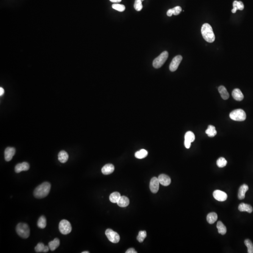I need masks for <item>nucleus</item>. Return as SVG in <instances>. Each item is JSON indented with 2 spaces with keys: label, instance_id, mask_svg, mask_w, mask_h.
Returning a JSON list of instances; mask_svg holds the SVG:
<instances>
[{
  "label": "nucleus",
  "instance_id": "f257e3e1",
  "mask_svg": "<svg viewBox=\"0 0 253 253\" xmlns=\"http://www.w3.org/2000/svg\"><path fill=\"white\" fill-rule=\"evenodd\" d=\"M51 187V185L49 182H43L35 189L33 193L34 196L39 199L45 197L49 194Z\"/></svg>",
  "mask_w": 253,
  "mask_h": 253
},
{
  "label": "nucleus",
  "instance_id": "f03ea898",
  "mask_svg": "<svg viewBox=\"0 0 253 253\" xmlns=\"http://www.w3.org/2000/svg\"><path fill=\"white\" fill-rule=\"evenodd\" d=\"M201 33L204 40L209 43L214 41L215 36L213 31V29L211 25L209 23H204L201 28Z\"/></svg>",
  "mask_w": 253,
  "mask_h": 253
},
{
  "label": "nucleus",
  "instance_id": "7ed1b4c3",
  "mask_svg": "<svg viewBox=\"0 0 253 253\" xmlns=\"http://www.w3.org/2000/svg\"><path fill=\"white\" fill-rule=\"evenodd\" d=\"M16 232L20 237L23 239H27L30 236V228L25 223L18 224L16 227Z\"/></svg>",
  "mask_w": 253,
  "mask_h": 253
},
{
  "label": "nucleus",
  "instance_id": "20e7f679",
  "mask_svg": "<svg viewBox=\"0 0 253 253\" xmlns=\"http://www.w3.org/2000/svg\"><path fill=\"white\" fill-rule=\"evenodd\" d=\"M168 57V53L167 51L162 52L158 57L155 58L153 62V66L156 69H159L163 66Z\"/></svg>",
  "mask_w": 253,
  "mask_h": 253
},
{
  "label": "nucleus",
  "instance_id": "39448f33",
  "mask_svg": "<svg viewBox=\"0 0 253 253\" xmlns=\"http://www.w3.org/2000/svg\"><path fill=\"white\" fill-rule=\"evenodd\" d=\"M229 116L232 120L235 121H244L246 119L245 112L241 109H238L232 111L230 113Z\"/></svg>",
  "mask_w": 253,
  "mask_h": 253
},
{
  "label": "nucleus",
  "instance_id": "423d86ee",
  "mask_svg": "<svg viewBox=\"0 0 253 253\" xmlns=\"http://www.w3.org/2000/svg\"><path fill=\"white\" fill-rule=\"evenodd\" d=\"M59 229L61 234L66 235L71 232L72 227L69 221L67 220H63L60 222Z\"/></svg>",
  "mask_w": 253,
  "mask_h": 253
},
{
  "label": "nucleus",
  "instance_id": "0eeeda50",
  "mask_svg": "<svg viewBox=\"0 0 253 253\" xmlns=\"http://www.w3.org/2000/svg\"><path fill=\"white\" fill-rule=\"evenodd\" d=\"M105 234L108 239L111 242L113 243H117L120 241V237L118 234L117 232L114 231L112 229H108L106 230Z\"/></svg>",
  "mask_w": 253,
  "mask_h": 253
},
{
  "label": "nucleus",
  "instance_id": "6e6552de",
  "mask_svg": "<svg viewBox=\"0 0 253 253\" xmlns=\"http://www.w3.org/2000/svg\"><path fill=\"white\" fill-rule=\"evenodd\" d=\"M182 57L181 56H177L173 58L172 62H171L169 69L172 72H174L176 71L178 69L179 64L181 63L182 61Z\"/></svg>",
  "mask_w": 253,
  "mask_h": 253
},
{
  "label": "nucleus",
  "instance_id": "1a4fd4ad",
  "mask_svg": "<svg viewBox=\"0 0 253 253\" xmlns=\"http://www.w3.org/2000/svg\"><path fill=\"white\" fill-rule=\"evenodd\" d=\"M213 195L215 199L218 201H225L227 198V194L220 190H215L213 192Z\"/></svg>",
  "mask_w": 253,
  "mask_h": 253
},
{
  "label": "nucleus",
  "instance_id": "9d476101",
  "mask_svg": "<svg viewBox=\"0 0 253 253\" xmlns=\"http://www.w3.org/2000/svg\"><path fill=\"white\" fill-rule=\"evenodd\" d=\"M159 182L158 178L153 177L151 179L150 181V189L151 192L153 193H157L158 192L159 189Z\"/></svg>",
  "mask_w": 253,
  "mask_h": 253
},
{
  "label": "nucleus",
  "instance_id": "9b49d317",
  "mask_svg": "<svg viewBox=\"0 0 253 253\" xmlns=\"http://www.w3.org/2000/svg\"><path fill=\"white\" fill-rule=\"evenodd\" d=\"M16 153V150L14 148L7 147L4 151V157L6 161H9L11 160Z\"/></svg>",
  "mask_w": 253,
  "mask_h": 253
},
{
  "label": "nucleus",
  "instance_id": "f8f14e48",
  "mask_svg": "<svg viewBox=\"0 0 253 253\" xmlns=\"http://www.w3.org/2000/svg\"><path fill=\"white\" fill-rule=\"evenodd\" d=\"M30 168L29 164L26 162L17 164L15 167V171L17 173H19L22 171L28 170Z\"/></svg>",
  "mask_w": 253,
  "mask_h": 253
},
{
  "label": "nucleus",
  "instance_id": "ddd939ff",
  "mask_svg": "<svg viewBox=\"0 0 253 253\" xmlns=\"http://www.w3.org/2000/svg\"><path fill=\"white\" fill-rule=\"evenodd\" d=\"M159 182L160 184L164 186H167L170 184L171 179L166 174H161L158 177Z\"/></svg>",
  "mask_w": 253,
  "mask_h": 253
},
{
  "label": "nucleus",
  "instance_id": "4468645a",
  "mask_svg": "<svg viewBox=\"0 0 253 253\" xmlns=\"http://www.w3.org/2000/svg\"><path fill=\"white\" fill-rule=\"evenodd\" d=\"M114 170V167L112 164H108L104 165L101 171L103 174L104 175H109L112 173Z\"/></svg>",
  "mask_w": 253,
  "mask_h": 253
},
{
  "label": "nucleus",
  "instance_id": "2eb2a0df",
  "mask_svg": "<svg viewBox=\"0 0 253 253\" xmlns=\"http://www.w3.org/2000/svg\"><path fill=\"white\" fill-rule=\"evenodd\" d=\"M248 190V187L247 185L244 184L240 186L239 188L238 192V198L240 200H242L245 197L246 193Z\"/></svg>",
  "mask_w": 253,
  "mask_h": 253
},
{
  "label": "nucleus",
  "instance_id": "dca6fc26",
  "mask_svg": "<svg viewBox=\"0 0 253 253\" xmlns=\"http://www.w3.org/2000/svg\"><path fill=\"white\" fill-rule=\"evenodd\" d=\"M232 96L234 100L237 101L242 100L244 98V95L239 89H235L233 90Z\"/></svg>",
  "mask_w": 253,
  "mask_h": 253
},
{
  "label": "nucleus",
  "instance_id": "f3484780",
  "mask_svg": "<svg viewBox=\"0 0 253 253\" xmlns=\"http://www.w3.org/2000/svg\"><path fill=\"white\" fill-rule=\"evenodd\" d=\"M244 8V4L242 1H235L233 3V9L232 10V13H235L237 10L242 11Z\"/></svg>",
  "mask_w": 253,
  "mask_h": 253
},
{
  "label": "nucleus",
  "instance_id": "a211bd4d",
  "mask_svg": "<svg viewBox=\"0 0 253 253\" xmlns=\"http://www.w3.org/2000/svg\"><path fill=\"white\" fill-rule=\"evenodd\" d=\"M239 211L240 212H247L248 213H251L253 212V208L249 204H246L244 203H240L239 206Z\"/></svg>",
  "mask_w": 253,
  "mask_h": 253
},
{
  "label": "nucleus",
  "instance_id": "6ab92c4d",
  "mask_svg": "<svg viewBox=\"0 0 253 253\" xmlns=\"http://www.w3.org/2000/svg\"><path fill=\"white\" fill-rule=\"evenodd\" d=\"M69 159V155L64 151H62L58 154V160L61 163H65Z\"/></svg>",
  "mask_w": 253,
  "mask_h": 253
},
{
  "label": "nucleus",
  "instance_id": "aec40b11",
  "mask_svg": "<svg viewBox=\"0 0 253 253\" xmlns=\"http://www.w3.org/2000/svg\"><path fill=\"white\" fill-rule=\"evenodd\" d=\"M117 203L120 207H126L129 205V199L126 196H121Z\"/></svg>",
  "mask_w": 253,
  "mask_h": 253
},
{
  "label": "nucleus",
  "instance_id": "412c9836",
  "mask_svg": "<svg viewBox=\"0 0 253 253\" xmlns=\"http://www.w3.org/2000/svg\"><path fill=\"white\" fill-rule=\"evenodd\" d=\"M218 92H220L221 97L223 100H226L229 98V94L227 92L226 88L224 86H220L218 88Z\"/></svg>",
  "mask_w": 253,
  "mask_h": 253
},
{
  "label": "nucleus",
  "instance_id": "4be33fe9",
  "mask_svg": "<svg viewBox=\"0 0 253 253\" xmlns=\"http://www.w3.org/2000/svg\"><path fill=\"white\" fill-rule=\"evenodd\" d=\"M60 243V242L58 238L54 239L53 241L49 242L48 243V247H49V249H50L51 251H52L55 250L59 246Z\"/></svg>",
  "mask_w": 253,
  "mask_h": 253
},
{
  "label": "nucleus",
  "instance_id": "5701e85b",
  "mask_svg": "<svg viewBox=\"0 0 253 253\" xmlns=\"http://www.w3.org/2000/svg\"><path fill=\"white\" fill-rule=\"evenodd\" d=\"M218 220V215L215 212H211L207 216V220L209 224H213Z\"/></svg>",
  "mask_w": 253,
  "mask_h": 253
},
{
  "label": "nucleus",
  "instance_id": "b1692460",
  "mask_svg": "<svg viewBox=\"0 0 253 253\" xmlns=\"http://www.w3.org/2000/svg\"><path fill=\"white\" fill-rule=\"evenodd\" d=\"M205 133L207 134L208 137H212L216 136L217 132L216 130V128L214 126L212 125H209L208 126V129L205 131Z\"/></svg>",
  "mask_w": 253,
  "mask_h": 253
},
{
  "label": "nucleus",
  "instance_id": "393cba45",
  "mask_svg": "<svg viewBox=\"0 0 253 253\" xmlns=\"http://www.w3.org/2000/svg\"><path fill=\"white\" fill-rule=\"evenodd\" d=\"M217 227L219 234H221L222 235H225L226 234L227 231L226 227L221 221H218L217 223Z\"/></svg>",
  "mask_w": 253,
  "mask_h": 253
},
{
  "label": "nucleus",
  "instance_id": "a878e982",
  "mask_svg": "<svg viewBox=\"0 0 253 253\" xmlns=\"http://www.w3.org/2000/svg\"><path fill=\"white\" fill-rule=\"evenodd\" d=\"M37 226L39 228L44 229L47 226V220L45 217L42 216L39 218L37 222Z\"/></svg>",
  "mask_w": 253,
  "mask_h": 253
},
{
  "label": "nucleus",
  "instance_id": "bb28decb",
  "mask_svg": "<svg viewBox=\"0 0 253 253\" xmlns=\"http://www.w3.org/2000/svg\"><path fill=\"white\" fill-rule=\"evenodd\" d=\"M195 140V136L194 133L191 131H187L185 135V141L190 143H192Z\"/></svg>",
  "mask_w": 253,
  "mask_h": 253
},
{
  "label": "nucleus",
  "instance_id": "cd10ccee",
  "mask_svg": "<svg viewBox=\"0 0 253 253\" xmlns=\"http://www.w3.org/2000/svg\"><path fill=\"white\" fill-rule=\"evenodd\" d=\"M120 197H121V195L119 192H115L112 193L110 195L109 199L112 203H117L120 198Z\"/></svg>",
  "mask_w": 253,
  "mask_h": 253
},
{
  "label": "nucleus",
  "instance_id": "c85d7f7f",
  "mask_svg": "<svg viewBox=\"0 0 253 253\" xmlns=\"http://www.w3.org/2000/svg\"><path fill=\"white\" fill-rule=\"evenodd\" d=\"M148 155V152L145 149H142L139 151H137L135 153V157L138 159H142L145 158Z\"/></svg>",
  "mask_w": 253,
  "mask_h": 253
},
{
  "label": "nucleus",
  "instance_id": "c756f323",
  "mask_svg": "<svg viewBox=\"0 0 253 253\" xmlns=\"http://www.w3.org/2000/svg\"><path fill=\"white\" fill-rule=\"evenodd\" d=\"M227 162L225 158L221 157L217 160V165L220 168H222L226 167L227 165Z\"/></svg>",
  "mask_w": 253,
  "mask_h": 253
},
{
  "label": "nucleus",
  "instance_id": "7c9ffc66",
  "mask_svg": "<svg viewBox=\"0 0 253 253\" xmlns=\"http://www.w3.org/2000/svg\"><path fill=\"white\" fill-rule=\"evenodd\" d=\"M245 244L248 248V253H253V243L248 239L245 240Z\"/></svg>",
  "mask_w": 253,
  "mask_h": 253
},
{
  "label": "nucleus",
  "instance_id": "2f4dec72",
  "mask_svg": "<svg viewBox=\"0 0 253 253\" xmlns=\"http://www.w3.org/2000/svg\"><path fill=\"white\" fill-rule=\"evenodd\" d=\"M146 236H147V234H146V231H140L137 237V240L139 242H143L145 238L146 237Z\"/></svg>",
  "mask_w": 253,
  "mask_h": 253
},
{
  "label": "nucleus",
  "instance_id": "473e14b6",
  "mask_svg": "<svg viewBox=\"0 0 253 253\" xmlns=\"http://www.w3.org/2000/svg\"><path fill=\"white\" fill-rule=\"evenodd\" d=\"M142 1L141 0H135L134 7L136 11H139L142 9L143 5Z\"/></svg>",
  "mask_w": 253,
  "mask_h": 253
},
{
  "label": "nucleus",
  "instance_id": "72a5a7b5",
  "mask_svg": "<svg viewBox=\"0 0 253 253\" xmlns=\"http://www.w3.org/2000/svg\"><path fill=\"white\" fill-rule=\"evenodd\" d=\"M112 8L116 11L120 12L124 11L125 9V7L123 5L120 4H114L112 5Z\"/></svg>",
  "mask_w": 253,
  "mask_h": 253
},
{
  "label": "nucleus",
  "instance_id": "f704fd0d",
  "mask_svg": "<svg viewBox=\"0 0 253 253\" xmlns=\"http://www.w3.org/2000/svg\"><path fill=\"white\" fill-rule=\"evenodd\" d=\"M45 247V246L44 245V244L43 243H39L37 244V245L35 247V251L37 253H41V252H43L44 253Z\"/></svg>",
  "mask_w": 253,
  "mask_h": 253
},
{
  "label": "nucleus",
  "instance_id": "c9c22d12",
  "mask_svg": "<svg viewBox=\"0 0 253 253\" xmlns=\"http://www.w3.org/2000/svg\"><path fill=\"white\" fill-rule=\"evenodd\" d=\"M172 10H173V15L175 16H177L180 14L181 11H182V9L180 6H176L173 9H172Z\"/></svg>",
  "mask_w": 253,
  "mask_h": 253
},
{
  "label": "nucleus",
  "instance_id": "e433bc0d",
  "mask_svg": "<svg viewBox=\"0 0 253 253\" xmlns=\"http://www.w3.org/2000/svg\"><path fill=\"white\" fill-rule=\"evenodd\" d=\"M126 253H137V252L135 250L134 248H129V249H128L127 251H126Z\"/></svg>",
  "mask_w": 253,
  "mask_h": 253
},
{
  "label": "nucleus",
  "instance_id": "4c0bfd02",
  "mask_svg": "<svg viewBox=\"0 0 253 253\" xmlns=\"http://www.w3.org/2000/svg\"><path fill=\"white\" fill-rule=\"evenodd\" d=\"M173 15V10L172 9H169L167 12V15L168 17H171Z\"/></svg>",
  "mask_w": 253,
  "mask_h": 253
},
{
  "label": "nucleus",
  "instance_id": "58836bf2",
  "mask_svg": "<svg viewBox=\"0 0 253 253\" xmlns=\"http://www.w3.org/2000/svg\"><path fill=\"white\" fill-rule=\"evenodd\" d=\"M4 93V90L3 89L2 87H1L0 88V96H1L3 95V94Z\"/></svg>",
  "mask_w": 253,
  "mask_h": 253
},
{
  "label": "nucleus",
  "instance_id": "ea45409f",
  "mask_svg": "<svg viewBox=\"0 0 253 253\" xmlns=\"http://www.w3.org/2000/svg\"><path fill=\"white\" fill-rule=\"evenodd\" d=\"M110 1L111 2L114 3H120L121 1V0H110Z\"/></svg>",
  "mask_w": 253,
  "mask_h": 253
},
{
  "label": "nucleus",
  "instance_id": "a19ab883",
  "mask_svg": "<svg viewBox=\"0 0 253 253\" xmlns=\"http://www.w3.org/2000/svg\"><path fill=\"white\" fill-rule=\"evenodd\" d=\"M82 253H89V251H84V252H82Z\"/></svg>",
  "mask_w": 253,
  "mask_h": 253
},
{
  "label": "nucleus",
  "instance_id": "79ce46f5",
  "mask_svg": "<svg viewBox=\"0 0 253 253\" xmlns=\"http://www.w3.org/2000/svg\"><path fill=\"white\" fill-rule=\"evenodd\" d=\"M141 1H143V0H141Z\"/></svg>",
  "mask_w": 253,
  "mask_h": 253
}]
</instances>
